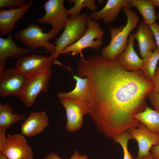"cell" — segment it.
Masks as SVG:
<instances>
[{"label":"cell","mask_w":159,"mask_h":159,"mask_svg":"<svg viewBox=\"0 0 159 159\" xmlns=\"http://www.w3.org/2000/svg\"><path fill=\"white\" fill-rule=\"evenodd\" d=\"M6 146L1 152L8 159H33L32 149L24 136L20 134H8Z\"/></svg>","instance_id":"cell-10"},{"label":"cell","mask_w":159,"mask_h":159,"mask_svg":"<svg viewBox=\"0 0 159 159\" xmlns=\"http://www.w3.org/2000/svg\"><path fill=\"white\" fill-rule=\"evenodd\" d=\"M87 29L84 34L77 41L62 50L60 54L71 53L72 56L80 54L83 57L82 52L86 48L99 49L102 44V38L105 31L98 22L90 19L87 24Z\"/></svg>","instance_id":"cell-5"},{"label":"cell","mask_w":159,"mask_h":159,"mask_svg":"<svg viewBox=\"0 0 159 159\" xmlns=\"http://www.w3.org/2000/svg\"><path fill=\"white\" fill-rule=\"evenodd\" d=\"M0 159H8L6 157L0 153Z\"/></svg>","instance_id":"cell-36"},{"label":"cell","mask_w":159,"mask_h":159,"mask_svg":"<svg viewBox=\"0 0 159 159\" xmlns=\"http://www.w3.org/2000/svg\"><path fill=\"white\" fill-rule=\"evenodd\" d=\"M142 59L143 67L142 71L147 79L152 81L159 60V53L156 49L149 51Z\"/></svg>","instance_id":"cell-23"},{"label":"cell","mask_w":159,"mask_h":159,"mask_svg":"<svg viewBox=\"0 0 159 159\" xmlns=\"http://www.w3.org/2000/svg\"><path fill=\"white\" fill-rule=\"evenodd\" d=\"M64 0H48L44 4L45 15L37 20L39 24H47L52 26V29L59 33L64 28L68 18Z\"/></svg>","instance_id":"cell-9"},{"label":"cell","mask_w":159,"mask_h":159,"mask_svg":"<svg viewBox=\"0 0 159 159\" xmlns=\"http://www.w3.org/2000/svg\"><path fill=\"white\" fill-rule=\"evenodd\" d=\"M59 33L52 29L49 32L44 33L42 28L34 24L17 32L14 35L17 40L27 46L29 49L35 50L43 47L52 56L54 53L56 47L49 40L55 38Z\"/></svg>","instance_id":"cell-3"},{"label":"cell","mask_w":159,"mask_h":159,"mask_svg":"<svg viewBox=\"0 0 159 159\" xmlns=\"http://www.w3.org/2000/svg\"><path fill=\"white\" fill-rule=\"evenodd\" d=\"M148 96L154 110L159 112V94L153 90L148 93Z\"/></svg>","instance_id":"cell-27"},{"label":"cell","mask_w":159,"mask_h":159,"mask_svg":"<svg viewBox=\"0 0 159 159\" xmlns=\"http://www.w3.org/2000/svg\"><path fill=\"white\" fill-rule=\"evenodd\" d=\"M7 38L0 37V72L5 69L8 57L19 58L26 53L34 52L29 49L18 47L12 40L11 32Z\"/></svg>","instance_id":"cell-17"},{"label":"cell","mask_w":159,"mask_h":159,"mask_svg":"<svg viewBox=\"0 0 159 159\" xmlns=\"http://www.w3.org/2000/svg\"><path fill=\"white\" fill-rule=\"evenodd\" d=\"M135 39L134 32L130 35L125 49L117 57L120 65L125 70L129 71H142L143 67V60L138 56L134 49Z\"/></svg>","instance_id":"cell-16"},{"label":"cell","mask_w":159,"mask_h":159,"mask_svg":"<svg viewBox=\"0 0 159 159\" xmlns=\"http://www.w3.org/2000/svg\"><path fill=\"white\" fill-rule=\"evenodd\" d=\"M132 7L129 0H108L101 9L92 12L90 16L95 21L103 19L104 23L107 24L115 20L123 8Z\"/></svg>","instance_id":"cell-15"},{"label":"cell","mask_w":159,"mask_h":159,"mask_svg":"<svg viewBox=\"0 0 159 159\" xmlns=\"http://www.w3.org/2000/svg\"><path fill=\"white\" fill-rule=\"evenodd\" d=\"M90 19V15L86 13H83L74 19H68L63 33L54 41L56 50L51 56L53 62L57 61L62 50L83 36L87 30V23Z\"/></svg>","instance_id":"cell-4"},{"label":"cell","mask_w":159,"mask_h":159,"mask_svg":"<svg viewBox=\"0 0 159 159\" xmlns=\"http://www.w3.org/2000/svg\"><path fill=\"white\" fill-rule=\"evenodd\" d=\"M59 98V102L66 110L67 131L72 132L77 131L82 127L83 116L89 113V104L79 100L64 97Z\"/></svg>","instance_id":"cell-8"},{"label":"cell","mask_w":159,"mask_h":159,"mask_svg":"<svg viewBox=\"0 0 159 159\" xmlns=\"http://www.w3.org/2000/svg\"><path fill=\"white\" fill-rule=\"evenodd\" d=\"M157 18L158 19L159 21V12L158 13V14L157 16Z\"/></svg>","instance_id":"cell-37"},{"label":"cell","mask_w":159,"mask_h":159,"mask_svg":"<svg viewBox=\"0 0 159 159\" xmlns=\"http://www.w3.org/2000/svg\"><path fill=\"white\" fill-rule=\"evenodd\" d=\"M115 142L121 146L123 152V159H133L128 148V143L132 138L130 134L126 131L115 137L113 138Z\"/></svg>","instance_id":"cell-25"},{"label":"cell","mask_w":159,"mask_h":159,"mask_svg":"<svg viewBox=\"0 0 159 159\" xmlns=\"http://www.w3.org/2000/svg\"><path fill=\"white\" fill-rule=\"evenodd\" d=\"M122 10L127 18L126 24L110 29L111 39L108 45L102 49L101 55L105 59L112 60L117 57L125 49L130 32L138 23L140 18L131 8H124Z\"/></svg>","instance_id":"cell-2"},{"label":"cell","mask_w":159,"mask_h":159,"mask_svg":"<svg viewBox=\"0 0 159 159\" xmlns=\"http://www.w3.org/2000/svg\"><path fill=\"white\" fill-rule=\"evenodd\" d=\"M49 124V118L45 111L30 112L21 124V134L25 137H34L42 132Z\"/></svg>","instance_id":"cell-14"},{"label":"cell","mask_w":159,"mask_h":159,"mask_svg":"<svg viewBox=\"0 0 159 159\" xmlns=\"http://www.w3.org/2000/svg\"><path fill=\"white\" fill-rule=\"evenodd\" d=\"M53 62L51 56H24L18 59L15 68L19 73L29 77L41 74L51 69Z\"/></svg>","instance_id":"cell-7"},{"label":"cell","mask_w":159,"mask_h":159,"mask_svg":"<svg viewBox=\"0 0 159 159\" xmlns=\"http://www.w3.org/2000/svg\"><path fill=\"white\" fill-rule=\"evenodd\" d=\"M148 27L154 37L157 46V50L159 53V23L155 22L148 26Z\"/></svg>","instance_id":"cell-28"},{"label":"cell","mask_w":159,"mask_h":159,"mask_svg":"<svg viewBox=\"0 0 159 159\" xmlns=\"http://www.w3.org/2000/svg\"><path fill=\"white\" fill-rule=\"evenodd\" d=\"M134 37L138 42L141 57L143 58L149 51H154L157 46L153 39L152 32L148 26L143 21L139 24Z\"/></svg>","instance_id":"cell-19"},{"label":"cell","mask_w":159,"mask_h":159,"mask_svg":"<svg viewBox=\"0 0 159 159\" xmlns=\"http://www.w3.org/2000/svg\"><path fill=\"white\" fill-rule=\"evenodd\" d=\"M152 81L154 84V90L159 94V66L157 67Z\"/></svg>","instance_id":"cell-30"},{"label":"cell","mask_w":159,"mask_h":159,"mask_svg":"<svg viewBox=\"0 0 159 159\" xmlns=\"http://www.w3.org/2000/svg\"><path fill=\"white\" fill-rule=\"evenodd\" d=\"M52 73L50 69L41 74L26 77L17 96L26 107H30L33 105L41 92L47 91Z\"/></svg>","instance_id":"cell-6"},{"label":"cell","mask_w":159,"mask_h":159,"mask_svg":"<svg viewBox=\"0 0 159 159\" xmlns=\"http://www.w3.org/2000/svg\"><path fill=\"white\" fill-rule=\"evenodd\" d=\"M151 132L159 135V112L147 105L145 110L133 115Z\"/></svg>","instance_id":"cell-20"},{"label":"cell","mask_w":159,"mask_h":159,"mask_svg":"<svg viewBox=\"0 0 159 159\" xmlns=\"http://www.w3.org/2000/svg\"><path fill=\"white\" fill-rule=\"evenodd\" d=\"M69 159H88L85 155H80L77 150L76 151L72 156Z\"/></svg>","instance_id":"cell-33"},{"label":"cell","mask_w":159,"mask_h":159,"mask_svg":"<svg viewBox=\"0 0 159 159\" xmlns=\"http://www.w3.org/2000/svg\"><path fill=\"white\" fill-rule=\"evenodd\" d=\"M78 76L88 77L92 97L89 113L98 130L113 139L141 122L133 117L145 109L148 94L154 84L141 70L129 71L112 60L100 55L82 58L77 67Z\"/></svg>","instance_id":"cell-1"},{"label":"cell","mask_w":159,"mask_h":159,"mask_svg":"<svg viewBox=\"0 0 159 159\" xmlns=\"http://www.w3.org/2000/svg\"><path fill=\"white\" fill-rule=\"evenodd\" d=\"M28 1L26 0H0V8L8 7L10 8L18 7L24 5Z\"/></svg>","instance_id":"cell-26"},{"label":"cell","mask_w":159,"mask_h":159,"mask_svg":"<svg viewBox=\"0 0 159 159\" xmlns=\"http://www.w3.org/2000/svg\"><path fill=\"white\" fill-rule=\"evenodd\" d=\"M6 131V130L0 129V152L4 148L7 143V139Z\"/></svg>","instance_id":"cell-29"},{"label":"cell","mask_w":159,"mask_h":159,"mask_svg":"<svg viewBox=\"0 0 159 159\" xmlns=\"http://www.w3.org/2000/svg\"><path fill=\"white\" fill-rule=\"evenodd\" d=\"M155 6H156L159 8V0H151Z\"/></svg>","instance_id":"cell-34"},{"label":"cell","mask_w":159,"mask_h":159,"mask_svg":"<svg viewBox=\"0 0 159 159\" xmlns=\"http://www.w3.org/2000/svg\"><path fill=\"white\" fill-rule=\"evenodd\" d=\"M126 131L130 134L132 139H135L138 143V158L151 155L150 151L151 148L159 144V135L149 131L142 123L138 127L131 128Z\"/></svg>","instance_id":"cell-12"},{"label":"cell","mask_w":159,"mask_h":159,"mask_svg":"<svg viewBox=\"0 0 159 159\" xmlns=\"http://www.w3.org/2000/svg\"><path fill=\"white\" fill-rule=\"evenodd\" d=\"M132 6L136 8L144 21L148 26L155 23L157 18L154 5L151 0H129Z\"/></svg>","instance_id":"cell-21"},{"label":"cell","mask_w":159,"mask_h":159,"mask_svg":"<svg viewBox=\"0 0 159 159\" xmlns=\"http://www.w3.org/2000/svg\"><path fill=\"white\" fill-rule=\"evenodd\" d=\"M67 2L69 4L73 3L74 6L67 10L69 18L73 19L78 17L81 10L84 7L89 9L92 12L97 11L98 7L95 4V0H69Z\"/></svg>","instance_id":"cell-24"},{"label":"cell","mask_w":159,"mask_h":159,"mask_svg":"<svg viewBox=\"0 0 159 159\" xmlns=\"http://www.w3.org/2000/svg\"><path fill=\"white\" fill-rule=\"evenodd\" d=\"M73 78L76 81L74 88L68 92H60L57 93V97L79 100L90 104L92 97V88L90 79L87 77L82 78L75 75H73Z\"/></svg>","instance_id":"cell-18"},{"label":"cell","mask_w":159,"mask_h":159,"mask_svg":"<svg viewBox=\"0 0 159 159\" xmlns=\"http://www.w3.org/2000/svg\"><path fill=\"white\" fill-rule=\"evenodd\" d=\"M133 159H155L152 156L151 154L150 155L142 158H133Z\"/></svg>","instance_id":"cell-35"},{"label":"cell","mask_w":159,"mask_h":159,"mask_svg":"<svg viewBox=\"0 0 159 159\" xmlns=\"http://www.w3.org/2000/svg\"><path fill=\"white\" fill-rule=\"evenodd\" d=\"M42 159H62L59 156L57 153L51 152L47 155L44 157Z\"/></svg>","instance_id":"cell-32"},{"label":"cell","mask_w":159,"mask_h":159,"mask_svg":"<svg viewBox=\"0 0 159 159\" xmlns=\"http://www.w3.org/2000/svg\"><path fill=\"white\" fill-rule=\"evenodd\" d=\"M150 151L151 154L155 159H159V144L153 147Z\"/></svg>","instance_id":"cell-31"},{"label":"cell","mask_w":159,"mask_h":159,"mask_svg":"<svg viewBox=\"0 0 159 159\" xmlns=\"http://www.w3.org/2000/svg\"><path fill=\"white\" fill-rule=\"evenodd\" d=\"M14 110L8 102L0 103V128L6 130L13 124L24 120L26 116L18 113H13Z\"/></svg>","instance_id":"cell-22"},{"label":"cell","mask_w":159,"mask_h":159,"mask_svg":"<svg viewBox=\"0 0 159 159\" xmlns=\"http://www.w3.org/2000/svg\"></svg>","instance_id":"cell-38"},{"label":"cell","mask_w":159,"mask_h":159,"mask_svg":"<svg viewBox=\"0 0 159 159\" xmlns=\"http://www.w3.org/2000/svg\"><path fill=\"white\" fill-rule=\"evenodd\" d=\"M33 1H29L22 6L17 8L6 10L0 9V33L5 35L11 32L15 29L14 25L18 21L23 19L24 14L33 4Z\"/></svg>","instance_id":"cell-13"},{"label":"cell","mask_w":159,"mask_h":159,"mask_svg":"<svg viewBox=\"0 0 159 159\" xmlns=\"http://www.w3.org/2000/svg\"><path fill=\"white\" fill-rule=\"evenodd\" d=\"M26 77L19 73L15 68L5 69L0 72V97H17Z\"/></svg>","instance_id":"cell-11"}]
</instances>
